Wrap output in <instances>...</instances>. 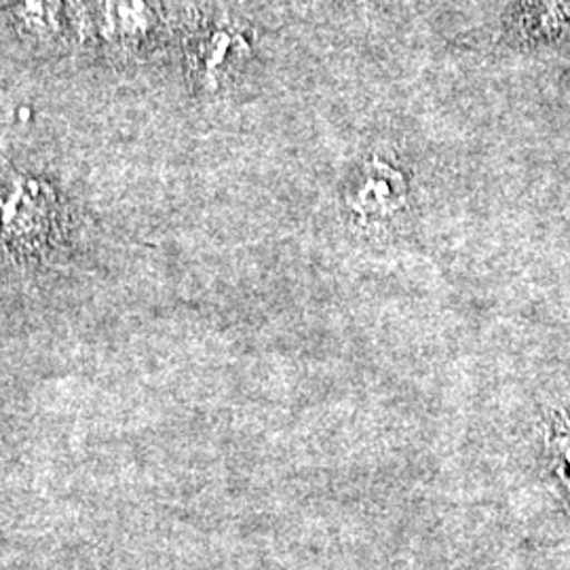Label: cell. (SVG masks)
Segmentation results:
<instances>
[{"label":"cell","mask_w":570,"mask_h":570,"mask_svg":"<svg viewBox=\"0 0 570 570\" xmlns=\"http://www.w3.org/2000/svg\"><path fill=\"white\" fill-rule=\"evenodd\" d=\"M249 51L244 32L228 21H205L190 41V66L197 79L214 87Z\"/></svg>","instance_id":"cell-1"},{"label":"cell","mask_w":570,"mask_h":570,"mask_svg":"<svg viewBox=\"0 0 570 570\" xmlns=\"http://www.w3.org/2000/svg\"><path fill=\"white\" fill-rule=\"evenodd\" d=\"M556 449H558L560 463H564V471H567L570 487V433H564V435H560V438L556 440Z\"/></svg>","instance_id":"cell-3"},{"label":"cell","mask_w":570,"mask_h":570,"mask_svg":"<svg viewBox=\"0 0 570 570\" xmlns=\"http://www.w3.org/2000/svg\"><path fill=\"white\" fill-rule=\"evenodd\" d=\"M402 197L404 183L387 165H367L353 188V205L362 214H393Z\"/></svg>","instance_id":"cell-2"}]
</instances>
